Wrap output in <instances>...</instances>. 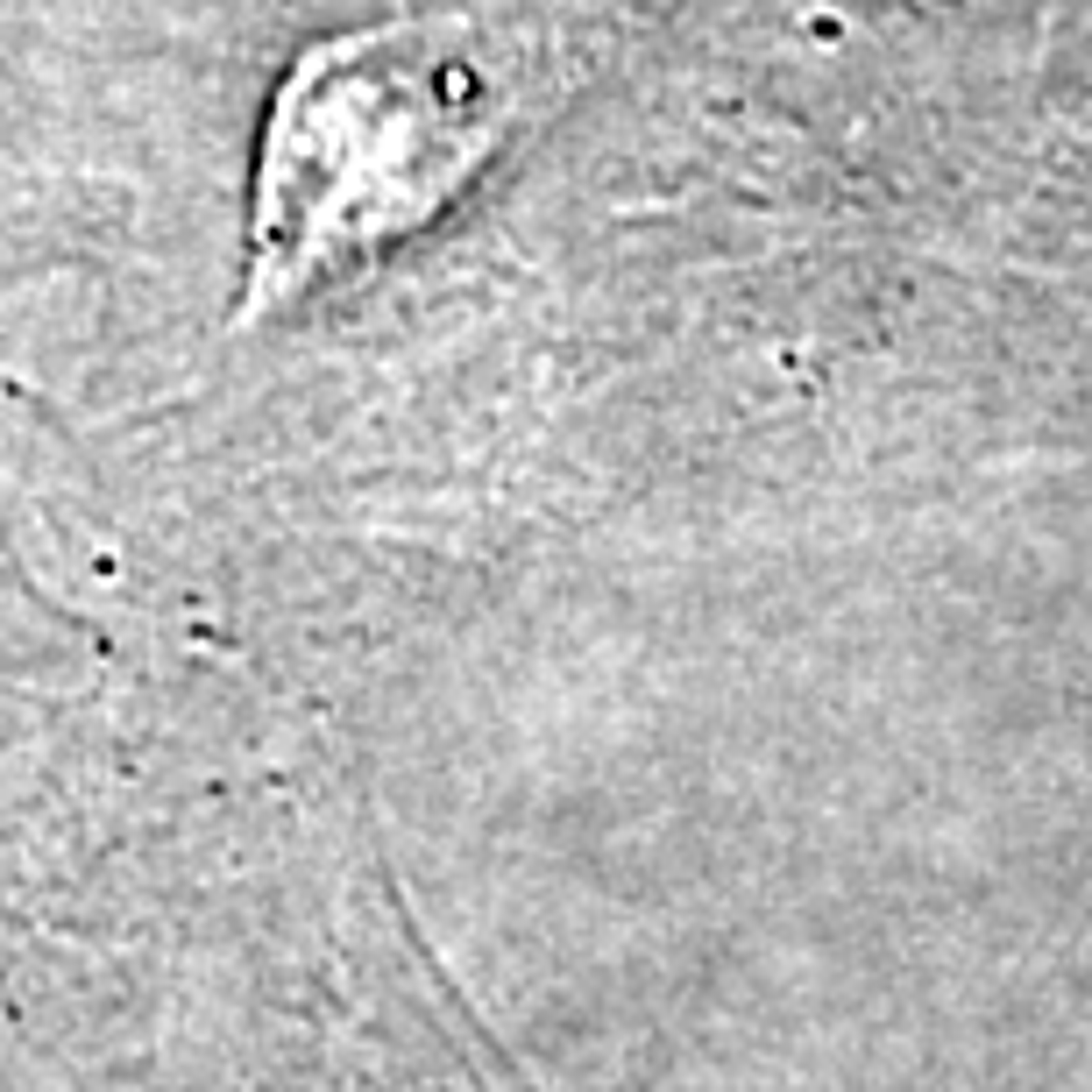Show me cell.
Here are the masks:
<instances>
[{
    "label": "cell",
    "instance_id": "obj_1",
    "mask_svg": "<svg viewBox=\"0 0 1092 1092\" xmlns=\"http://www.w3.org/2000/svg\"><path fill=\"white\" fill-rule=\"evenodd\" d=\"M504 107L461 22L334 36L292 64L256 157L248 313L320 263L391 241L476 178Z\"/></svg>",
    "mask_w": 1092,
    "mask_h": 1092
}]
</instances>
